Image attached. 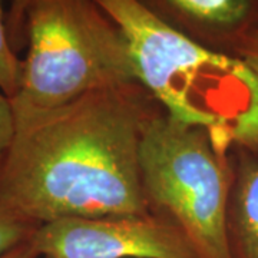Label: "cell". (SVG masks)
Instances as JSON below:
<instances>
[{
	"mask_svg": "<svg viewBox=\"0 0 258 258\" xmlns=\"http://www.w3.org/2000/svg\"><path fill=\"white\" fill-rule=\"evenodd\" d=\"M142 91L135 83L52 109L13 106L0 198L39 224L151 212L139 171L141 134L151 115Z\"/></svg>",
	"mask_w": 258,
	"mask_h": 258,
	"instance_id": "cell-1",
	"label": "cell"
},
{
	"mask_svg": "<svg viewBox=\"0 0 258 258\" xmlns=\"http://www.w3.org/2000/svg\"><path fill=\"white\" fill-rule=\"evenodd\" d=\"M128 43L139 85L174 119L208 131L212 145L258 155V79L237 56L197 42L139 0H93Z\"/></svg>",
	"mask_w": 258,
	"mask_h": 258,
	"instance_id": "cell-2",
	"label": "cell"
},
{
	"mask_svg": "<svg viewBox=\"0 0 258 258\" xmlns=\"http://www.w3.org/2000/svg\"><path fill=\"white\" fill-rule=\"evenodd\" d=\"M26 37L16 108L52 109L139 83L122 32L93 0H32Z\"/></svg>",
	"mask_w": 258,
	"mask_h": 258,
	"instance_id": "cell-3",
	"label": "cell"
},
{
	"mask_svg": "<svg viewBox=\"0 0 258 258\" xmlns=\"http://www.w3.org/2000/svg\"><path fill=\"white\" fill-rule=\"evenodd\" d=\"M139 171L149 210L175 222L197 257L232 258L228 208L234 169L207 129L151 112L141 134Z\"/></svg>",
	"mask_w": 258,
	"mask_h": 258,
	"instance_id": "cell-4",
	"label": "cell"
},
{
	"mask_svg": "<svg viewBox=\"0 0 258 258\" xmlns=\"http://www.w3.org/2000/svg\"><path fill=\"white\" fill-rule=\"evenodd\" d=\"M32 242L40 258H198L184 231L152 211L45 222Z\"/></svg>",
	"mask_w": 258,
	"mask_h": 258,
	"instance_id": "cell-5",
	"label": "cell"
},
{
	"mask_svg": "<svg viewBox=\"0 0 258 258\" xmlns=\"http://www.w3.org/2000/svg\"><path fill=\"white\" fill-rule=\"evenodd\" d=\"M172 28L205 46L232 55L258 28V0H139ZM222 52V50H220Z\"/></svg>",
	"mask_w": 258,
	"mask_h": 258,
	"instance_id": "cell-6",
	"label": "cell"
},
{
	"mask_svg": "<svg viewBox=\"0 0 258 258\" xmlns=\"http://www.w3.org/2000/svg\"><path fill=\"white\" fill-rule=\"evenodd\" d=\"M232 258H258V159L238 149L228 208Z\"/></svg>",
	"mask_w": 258,
	"mask_h": 258,
	"instance_id": "cell-7",
	"label": "cell"
},
{
	"mask_svg": "<svg viewBox=\"0 0 258 258\" xmlns=\"http://www.w3.org/2000/svg\"><path fill=\"white\" fill-rule=\"evenodd\" d=\"M40 224L0 198V257L32 240Z\"/></svg>",
	"mask_w": 258,
	"mask_h": 258,
	"instance_id": "cell-8",
	"label": "cell"
},
{
	"mask_svg": "<svg viewBox=\"0 0 258 258\" xmlns=\"http://www.w3.org/2000/svg\"><path fill=\"white\" fill-rule=\"evenodd\" d=\"M2 3L3 0H0V91L13 99L20 91L23 60L19 59L10 46Z\"/></svg>",
	"mask_w": 258,
	"mask_h": 258,
	"instance_id": "cell-9",
	"label": "cell"
},
{
	"mask_svg": "<svg viewBox=\"0 0 258 258\" xmlns=\"http://www.w3.org/2000/svg\"><path fill=\"white\" fill-rule=\"evenodd\" d=\"M32 0H12L9 13L6 16V29L10 46L18 55L22 47L28 46L26 37V12Z\"/></svg>",
	"mask_w": 258,
	"mask_h": 258,
	"instance_id": "cell-10",
	"label": "cell"
},
{
	"mask_svg": "<svg viewBox=\"0 0 258 258\" xmlns=\"http://www.w3.org/2000/svg\"><path fill=\"white\" fill-rule=\"evenodd\" d=\"M15 137V112L12 99L0 91V172Z\"/></svg>",
	"mask_w": 258,
	"mask_h": 258,
	"instance_id": "cell-11",
	"label": "cell"
},
{
	"mask_svg": "<svg viewBox=\"0 0 258 258\" xmlns=\"http://www.w3.org/2000/svg\"><path fill=\"white\" fill-rule=\"evenodd\" d=\"M234 56L240 57L258 79V28L252 30L248 36L241 42L238 47L235 49Z\"/></svg>",
	"mask_w": 258,
	"mask_h": 258,
	"instance_id": "cell-12",
	"label": "cell"
},
{
	"mask_svg": "<svg viewBox=\"0 0 258 258\" xmlns=\"http://www.w3.org/2000/svg\"><path fill=\"white\" fill-rule=\"evenodd\" d=\"M0 258H40V255H39L37 249L35 248L32 240H30L16 247V248H13L9 252L3 254Z\"/></svg>",
	"mask_w": 258,
	"mask_h": 258,
	"instance_id": "cell-13",
	"label": "cell"
}]
</instances>
